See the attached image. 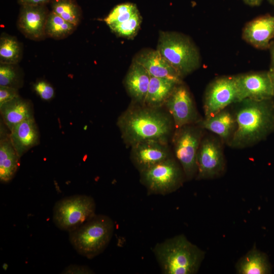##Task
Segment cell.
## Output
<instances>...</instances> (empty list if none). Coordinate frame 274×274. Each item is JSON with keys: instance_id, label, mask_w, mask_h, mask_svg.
Returning <instances> with one entry per match:
<instances>
[{"instance_id": "11", "label": "cell", "mask_w": 274, "mask_h": 274, "mask_svg": "<svg viewBox=\"0 0 274 274\" xmlns=\"http://www.w3.org/2000/svg\"><path fill=\"white\" fill-rule=\"evenodd\" d=\"M164 105L176 129L196 124L201 119L189 89L182 82L175 86Z\"/></svg>"}, {"instance_id": "28", "label": "cell", "mask_w": 274, "mask_h": 274, "mask_svg": "<svg viewBox=\"0 0 274 274\" xmlns=\"http://www.w3.org/2000/svg\"><path fill=\"white\" fill-rule=\"evenodd\" d=\"M138 11L136 6L133 4H120L111 11L104 21L110 27L126 21Z\"/></svg>"}, {"instance_id": "19", "label": "cell", "mask_w": 274, "mask_h": 274, "mask_svg": "<svg viewBox=\"0 0 274 274\" xmlns=\"http://www.w3.org/2000/svg\"><path fill=\"white\" fill-rule=\"evenodd\" d=\"M0 130V180L2 183H8L14 177L20 157L13 145L10 131L2 124Z\"/></svg>"}, {"instance_id": "23", "label": "cell", "mask_w": 274, "mask_h": 274, "mask_svg": "<svg viewBox=\"0 0 274 274\" xmlns=\"http://www.w3.org/2000/svg\"><path fill=\"white\" fill-rule=\"evenodd\" d=\"M179 83H180L168 79L151 77L144 105L159 108L165 104L174 88Z\"/></svg>"}, {"instance_id": "18", "label": "cell", "mask_w": 274, "mask_h": 274, "mask_svg": "<svg viewBox=\"0 0 274 274\" xmlns=\"http://www.w3.org/2000/svg\"><path fill=\"white\" fill-rule=\"evenodd\" d=\"M13 145L21 157L40 143V133L35 118L26 119L16 125L10 131Z\"/></svg>"}, {"instance_id": "5", "label": "cell", "mask_w": 274, "mask_h": 274, "mask_svg": "<svg viewBox=\"0 0 274 274\" xmlns=\"http://www.w3.org/2000/svg\"><path fill=\"white\" fill-rule=\"evenodd\" d=\"M157 50L182 78L199 67L200 56L197 48L181 33L161 31Z\"/></svg>"}, {"instance_id": "2", "label": "cell", "mask_w": 274, "mask_h": 274, "mask_svg": "<svg viewBox=\"0 0 274 274\" xmlns=\"http://www.w3.org/2000/svg\"><path fill=\"white\" fill-rule=\"evenodd\" d=\"M132 106L119 117L117 124L126 145L150 140L167 143L174 124L169 115L159 108Z\"/></svg>"}, {"instance_id": "21", "label": "cell", "mask_w": 274, "mask_h": 274, "mask_svg": "<svg viewBox=\"0 0 274 274\" xmlns=\"http://www.w3.org/2000/svg\"><path fill=\"white\" fill-rule=\"evenodd\" d=\"M3 122L10 131L19 123L34 117L32 104L19 96L0 106Z\"/></svg>"}, {"instance_id": "10", "label": "cell", "mask_w": 274, "mask_h": 274, "mask_svg": "<svg viewBox=\"0 0 274 274\" xmlns=\"http://www.w3.org/2000/svg\"><path fill=\"white\" fill-rule=\"evenodd\" d=\"M239 101L235 76L219 77L209 84L203 100L204 117L213 115Z\"/></svg>"}, {"instance_id": "4", "label": "cell", "mask_w": 274, "mask_h": 274, "mask_svg": "<svg viewBox=\"0 0 274 274\" xmlns=\"http://www.w3.org/2000/svg\"><path fill=\"white\" fill-rule=\"evenodd\" d=\"M114 223L108 216L95 215L76 229L69 232V241L81 255L92 259L101 253L113 234Z\"/></svg>"}, {"instance_id": "20", "label": "cell", "mask_w": 274, "mask_h": 274, "mask_svg": "<svg viewBox=\"0 0 274 274\" xmlns=\"http://www.w3.org/2000/svg\"><path fill=\"white\" fill-rule=\"evenodd\" d=\"M150 79L147 70L133 60L125 78V86L135 104L144 105Z\"/></svg>"}, {"instance_id": "8", "label": "cell", "mask_w": 274, "mask_h": 274, "mask_svg": "<svg viewBox=\"0 0 274 274\" xmlns=\"http://www.w3.org/2000/svg\"><path fill=\"white\" fill-rule=\"evenodd\" d=\"M203 129L197 124H192L176 129L174 136L175 156L180 164L186 181L195 179L197 157L203 138Z\"/></svg>"}, {"instance_id": "22", "label": "cell", "mask_w": 274, "mask_h": 274, "mask_svg": "<svg viewBox=\"0 0 274 274\" xmlns=\"http://www.w3.org/2000/svg\"><path fill=\"white\" fill-rule=\"evenodd\" d=\"M235 269L238 274H268L271 272V266L267 255L254 245L238 259Z\"/></svg>"}, {"instance_id": "33", "label": "cell", "mask_w": 274, "mask_h": 274, "mask_svg": "<svg viewBox=\"0 0 274 274\" xmlns=\"http://www.w3.org/2000/svg\"><path fill=\"white\" fill-rule=\"evenodd\" d=\"M52 0H18V3L21 6L24 5H46Z\"/></svg>"}, {"instance_id": "6", "label": "cell", "mask_w": 274, "mask_h": 274, "mask_svg": "<svg viewBox=\"0 0 274 274\" xmlns=\"http://www.w3.org/2000/svg\"><path fill=\"white\" fill-rule=\"evenodd\" d=\"M140 173V183L146 188L148 195L172 193L186 181L180 164L172 157Z\"/></svg>"}, {"instance_id": "37", "label": "cell", "mask_w": 274, "mask_h": 274, "mask_svg": "<svg viewBox=\"0 0 274 274\" xmlns=\"http://www.w3.org/2000/svg\"><path fill=\"white\" fill-rule=\"evenodd\" d=\"M269 1L273 4H274V0H269Z\"/></svg>"}, {"instance_id": "27", "label": "cell", "mask_w": 274, "mask_h": 274, "mask_svg": "<svg viewBox=\"0 0 274 274\" xmlns=\"http://www.w3.org/2000/svg\"><path fill=\"white\" fill-rule=\"evenodd\" d=\"M23 84L22 72L17 64L0 63V86L19 90Z\"/></svg>"}, {"instance_id": "36", "label": "cell", "mask_w": 274, "mask_h": 274, "mask_svg": "<svg viewBox=\"0 0 274 274\" xmlns=\"http://www.w3.org/2000/svg\"><path fill=\"white\" fill-rule=\"evenodd\" d=\"M268 73L271 80L273 95L274 97V70L269 69Z\"/></svg>"}, {"instance_id": "31", "label": "cell", "mask_w": 274, "mask_h": 274, "mask_svg": "<svg viewBox=\"0 0 274 274\" xmlns=\"http://www.w3.org/2000/svg\"><path fill=\"white\" fill-rule=\"evenodd\" d=\"M20 96L18 89L0 86V106Z\"/></svg>"}, {"instance_id": "29", "label": "cell", "mask_w": 274, "mask_h": 274, "mask_svg": "<svg viewBox=\"0 0 274 274\" xmlns=\"http://www.w3.org/2000/svg\"><path fill=\"white\" fill-rule=\"evenodd\" d=\"M141 17L138 11L129 19L109 27L117 35L128 38H132L138 32L141 23Z\"/></svg>"}, {"instance_id": "9", "label": "cell", "mask_w": 274, "mask_h": 274, "mask_svg": "<svg viewBox=\"0 0 274 274\" xmlns=\"http://www.w3.org/2000/svg\"><path fill=\"white\" fill-rule=\"evenodd\" d=\"M223 144L218 137L203 136L197 153L196 180L214 179L224 174L226 165Z\"/></svg>"}, {"instance_id": "26", "label": "cell", "mask_w": 274, "mask_h": 274, "mask_svg": "<svg viewBox=\"0 0 274 274\" xmlns=\"http://www.w3.org/2000/svg\"><path fill=\"white\" fill-rule=\"evenodd\" d=\"M52 11L65 20L78 26L82 18V11L75 0H52Z\"/></svg>"}, {"instance_id": "1", "label": "cell", "mask_w": 274, "mask_h": 274, "mask_svg": "<svg viewBox=\"0 0 274 274\" xmlns=\"http://www.w3.org/2000/svg\"><path fill=\"white\" fill-rule=\"evenodd\" d=\"M234 105L233 111L236 127L228 146L234 149L252 147L266 139L274 131L273 98H247Z\"/></svg>"}, {"instance_id": "3", "label": "cell", "mask_w": 274, "mask_h": 274, "mask_svg": "<svg viewBox=\"0 0 274 274\" xmlns=\"http://www.w3.org/2000/svg\"><path fill=\"white\" fill-rule=\"evenodd\" d=\"M152 252L163 274L196 273L206 254L184 234L157 243Z\"/></svg>"}, {"instance_id": "24", "label": "cell", "mask_w": 274, "mask_h": 274, "mask_svg": "<svg viewBox=\"0 0 274 274\" xmlns=\"http://www.w3.org/2000/svg\"><path fill=\"white\" fill-rule=\"evenodd\" d=\"M20 42L13 36L3 32L0 37V63L17 64L22 56Z\"/></svg>"}, {"instance_id": "35", "label": "cell", "mask_w": 274, "mask_h": 274, "mask_svg": "<svg viewBox=\"0 0 274 274\" xmlns=\"http://www.w3.org/2000/svg\"><path fill=\"white\" fill-rule=\"evenodd\" d=\"M246 4L251 6H258L262 0H243Z\"/></svg>"}, {"instance_id": "34", "label": "cell", "mask_w": 274, "mask_h": 274, "mask_svg": "<svg viewBox=\"0 0 274 274\" xmlns=\"http://www.w3.org/2000/svg\"><path fill=\"white\" fill-rule=\"evenodd\" d=\"M271 56V67L270 69L274 70V42L269 45Z\"/></svg>"}, {"instance_id": "25", "label": "cell", "mask_w": 274, "mask_h": 274, "mask_svg": "<svg viewBox=\"0 0 274 274\" xmlns=\"http://www.w3.org/2000/svg\"><path fill=\"white\" fill-rule=\"evenodd\" d=\"M77 27L51 11L47 19L45 34L46 38L62 40L72 35Z\"/></svg>"}, {"instance_id": "30", "label": "cell", "mask_w": 274, "mask_h": 274, "mask_svg": "<svg viewBox=\"0 0 274 274\" xmlns=\"http://www.w3.org/2000/svg\"><path fill=\"white\" fill-rule=\"evenodd\" d=\"M34 91L42 99L49 101L55 96V90L53 87L45 80L37 81L32 85Z\"/></svg>"}, {"instance_id": "17", "label": "cell", "mask_w": 274, "mask_h": 274, "mask_svg": "<svg viewBox=\"0 0 274 274\" xmlns=\"http://www.w3.org/2000/svg\"><path fill=\"white\" fill-rule=\"evenodd\" d=\"M133 60L142 65L151 77L182 82V78L180 74L157 50L142 52L136 56Z\"/></svg>"}, {"instance_id": "16", "label": "cell", "mask_w": 274, "mask_h": 274, "mask_svg": "<svg viewBox=\"0 0 274 274\" xmlns=\"http://www.w3.org/2000/svg\"><path fill=\"white\" fill-rule=\"evenodd\" d=\"M196 124L203 129L215 134L227 145L231 140L236 127L233 111L228 108L209 117L201 118Z\"/></svg>"}, {"instance_id": "12", "label": "cell", "mask_w": 274, "mask_h": 274, "mask_svg": "<svg viewBox=\"0 0 274 274\" xmlns=\"http://www.w3.org/2000/svg\"><path fill=\"white\" fill-rule=\"evenodd\" d=\"M235 78L239 101L247 98L263 100L273 97L268 71L242 74L235 76Z\"/></svg>"}, {"instance_id": "13", "label": "cell", "mask_w": 274, "mask_h": 274, "mask_svg": "<svg viewBox=\"0 0 274 274\" xmlns=\"http://www.w3.org/2000/svg\"><path fill=\"white\" fill-rule=\"evenodd\" d=\"M49 13L46 5L21 6L17 23L18 29L28 39L36 41L45 39Z\"/></svg>"}, {"instance_id": "7", "label": "cell", "mask_w": 274, "mask_h": 274, "mask_svg": "<svg viewBox=\"0 0 274 274\" xmlns=\"http://www.w3.org/2000/svg\"><path fill=\"white\" fill-rule=\"evenodd\" d=\"M96 204L88 195H75L58 200L53 209V220L62 230L71 231L95 215Z\"/></svg>"}, {"instance_id": "15", "label": "cell", "mask_w": 274, "mask_h": 274, "mask_svg": "<svg viewBox=\"0 0 274 274\" xmlns=\"http://www.w3.org/2000/svg\"><path fill=\"white\" fill-rule=\"evenodd\" d=\"M274 37V16L265 15L248 22L243 31V38L247 43L259 49L269 47Z\"/></svg>"}, {"instance_id": "32", "label": "cell", "mask_w": 274, "mask_h": 274, "mask_svg": "<svg viewBox=\"0 0 274 274\" xmlns=\"http://www.w3.org/2000/svg\"><path fill=\"white\" fill-rule=\"evenodd\" d=\"M62 273H94L93 270L84 265H70L66 267L62 272Z\"/></svg>"}, {"instance_id": "14", "label": "cell", "mask_w": 274, "mask_h": 274, "mask_svg": "<svg viewBox=\"0 0 274 274\" xmlns=\"http://www.w3.org/2000/svg\"><path fill=\"white\" fill-rule=\"evenodd\" d=\"M166 143L150 140L131 147V160L140 173L171 157Z\"/></svg>"}]
</instances>
